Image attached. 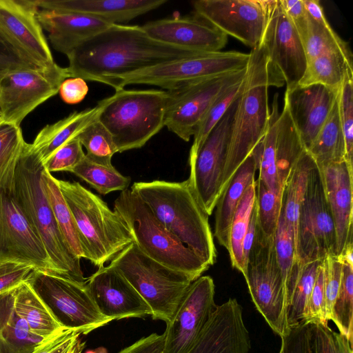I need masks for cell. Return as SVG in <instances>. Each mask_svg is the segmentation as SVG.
Masks as SVG:
<instances>
[{
	"mask_svg": "<svg viewBox=\"0 0 353 353\" xmlns=\"http://www.w3.org/2000/svg\"><path fill=\"white\" fill-rule=\"evenodd\" d=\"M56 181L74 219L84 259L100 268L134 242L120 216L100 197L77 181Z\"/></svg>",
	"mask_w": 353,
	"mask_h": 353,
	"instance_id": "obj_5",
	"label": "cell"
},
{
	"mask_svg": "<svg viewBox=\"0 0 353 353\" xmlns=\"http://www.w3.org/2000/svg\"><path fill=\"white\" fill-rule=\"evenodd\" d=\"M42 177L57 224L70 252L79 259H84V252L74 219L57 183L56 178L45 168Z\"/></svg>",
	"mask_w": 353,
	"mask_h": 353,
	"instance_id": "obj_37",
	"label": "cell"
},
{
	"mask_svg": "<svg viewBox=\"0 0 353 353\" xmlns=\"http://www.w3.org/2000/svg\"><path fill=\"white\" fill-rule=\"evenodd\" d=\"M281 6L294 26L303 46L308 32V17L303 0H279Z\"/></svg>",
	"mask_w": 353,
	"mask_h": 353,
	"instance_id": "obj_56",
	"label": "cell"
},
{
	"mask_svg": "<svg viewBox=\"0 0 353 353\" xmlns=\"http://www.w3.org/2000/svg\"><path fill=\"white\" fill-rule=\"evenodd\" d=\"M141 28L156 41L197 52L221 51L228 42L226 34L197 15L162 19Z\"/></svg>",
	"mask_w": 353,
	"mask_h": 353,
	"instance_id": "obj_21",
	"label": "cell"
},
{
	"mask_svg": "<svg viewBox=\"0 0 353 353\" xmlns=\"http://www.w3.org/2000/svg\"><path fill=\"white\" fill-rule=\"evenodd\" d=\"M131 190L150 208L156 219L210 267L216 250L209 215L189 179L181 182L155 180L137 182Z\"/></svg>",
	"mask_w": 353,
	"mask_h": 353,
	"instance_id": "obj_2",
	"label": "cell"
},
{
	"mask_svg": "<svg viewBox=\"0 0 353 353\" xmlns=\"http://www.w3.org/2000/svg\"><path fill=\"white\" fill-rule=\"evenodd\" d=\"M68 77L66 68L57 63L41 70L9 73L0 81V109L4 121L20 126L38 105L56 95Z\"/></svg>",
	"mask_w": 353,
	"mask_h": 353,
	"instance_id": "obj_14",
	"label": "cell"
},
{
	"mask_svg": "<svg viewBox=\"0 0 353 353\" xmlns=\"http://www.w3.org/2000/svg\"><path fill=\"white\" fill-rule=\"evenodd\" d=\"M167 0H37L40 10L87 14L112 24L129 21Z\"/></svg>",
	"mask_w": 353,
	"mask_h": 353,
	"instance_id": "obj_27",
	"label": "cell"
},
{
	"mask_svg": "<svg viewBox=\"0 0 353 353\" xmlns=\"http://www.w3.org/2000/svg\"><path fill=\"white\" fill-rule=\"evenodd\" d=\"M196 15L225 34L253 48L261 41L267 20V0H197Z\"/></svg>",
	"mask_w": 353,
	"mask_h": 353,
	"instance_id": "obj_19",
	"label": "cell"
},
{
	"mask_svg": "<svg viewBox=\"0 0 353 353\" xmlns=\"http://www.w3.org/2000/svg\"><path fill=\"white\" fill-rule=\"evenodd\" d=\"M339 117L345 146V159L353 167V73L347 74L339 91Z\"/></svg>",
	"mask_w": 353,
	"mask_h": 353,
	"instance_id": "obj_49",
	"label": "cell"
},
{
	"mask_svg": "<svg viewBox=\"0 0 353 353\" xmlns=\"http://www.w3.org/2000/svg\"><path fill=\"white\" fill-rule=\"evenodd\" d=\"M249 332L235 299L217 305L199 339L187 353H249Z\"/></svg>",
	"mask_w": 353,
	"mask_h": 353,
	"instance_id": "obj_22",
	"label": "cell"
},
{
	"mask_svg": "<svg viewBox=\"0 0 353 353\" xmlns=\"http://www.w3.org/2000/svg\"><path fill=\"white\" fill-rule=\"evenodd\" d=\"M308 17V16H307ZM303 48L307 61L321 54L336 51H350L331 26H320L308 17V32Z\"/></svg>",
	"mask_w": 353,
	"mask_h": 353,
	"instance_id": "obj_45",
	"label": "cell"
},
{
	"mask_svg": "<svg viewBox=\"0 0 353 353\" xmlns=\"http://www.w3.org/2000/svg\"><path fill=\"white\" fill-rule=\"evenodd\" d=\"M350 73H353L351 50L326 53L307 61L298 85L321 84L338 92Z\"/></svg>",
	"mask_w": 353,
	"mask_h": 353,
	"instance_id": "obj_31",
	"label": "cell"
},
{
	"mask_svg": "<svg viewBox=\"0 0 353 353\" xmlns=\"http://www.w3.org/2000/svg\"><path fill=\"white\" fill-rule=\"evenodd\" d=\"M316 165L311 155L304 150L293 165L283 190L281 210L285 219L293 231L295 246L300 207L309 173Z\"/></svg>",
	"mask_w": 353,
	"mask_h": 353,
	"instance_id": "obj_34",
	"label": "cell"
},
{
	"mask_svg": "<svg viewBox=\"0 0 353 353\" xmlns=\"http://www.w3.org/2000/svg\"><path fill=\"white\" fill-rule=\"evenodd\" d=\"M296 250L301 266L327 255L336 256L334 223L316 165L309 173L299 210Z\"/></svg>",
	"mask_w": 353,
	"mask_h": 353,
	"instance_id": "obj_12",
	"label": "cell"
},
{
	"mask_svg": "<svg viewBox=\"0 0 353 353\" xmlns=\"http://www.w3.org/2000/svg\"><path fill=\"white\" fill-rule=\"evenodd\" d=\"M37 0H0V27L43 68L54 65Z\"/></svg>",
	"mask_w": 353,
	"mask_h": 353,
	"instance_id": "obj_23",
	"label": "cell"
},
{
	"mask_svg": "<svg viewBox=\"0 0 353 353\" xmlns=\"http://www.w3.org/2000/svg\"><path fill=\"white\" fill-rule=\"evenodd\" d=\"M85 345L79 332L64 328L44 341L31 353H81Z\"/></svg>",
	"mask_w": 353,
	"mask_h": 353,
	"instance_id": "obj_51",
	"label": "cell"
},
{
	"mask_svg": "<svg viewBox=\"0 0 353 353\" xmlns=\"http://www.w3.org/2000/svg\"><path fill=\"white\" fill-rule=\"evenodd\" d=\"M310 353H353V345L347 337L328 325L309 324Z\"/></svg>",
	"mask_w": 353,
	"mask_h": 353,
	"instance_id": "obj_48",
	"label": "cell"
},
{
	"mask_svg": "<svg viewBox=\"0 0 353 353\" xmlns=\"http://www.w3.org/2000/svg\"><path fill=\"white\" fill-rule=\"evenodd\" d=\"M37 268L32 265L18 261L0 262V294L12 290L28 281Z\"/></svg>",
	"mask_w": 353,
	"mask_h": 353,
	"instance_id": "obj_54",
	"label": "cell"
},
{
	"mask_svg": "<svg viewBox=\"0 0 353 353\" xmlns=\"http://www.w3.org/2000/svg\"><path fill=\"white\" fill-rule=\"evenodd\" d=\"M4 119H3V113L0 109V125L3 123H4Z\"/></svg>",
	"mask_w": 353,
	"mask_h": 353,
	"instance_id": "obj_62",
	"label": "cell"
},
{
	"mask_svg": "<svg viewBox=\"0 0 353 353\" xmlns=\"http://www.w3.org/2000/svg\"><path fill=\"white\" fill-rule=\"evenodd\" d=\"M86 149L85 157L96 163L110 166L113 155L118 152L109 131L97 117L89 123L76 137Z\"/></svg>",
	"mask_w": 353,
	"mask_h": 353,
	"instance_id": "obj_43",
	"label": "cell"
},
{
	"mask_svg": "<svg viewBox=\"0 0 353 353\" xmlns=\"http://www.w3.org/2000/svg\"><path fill=\"white\" fill-rule=\"evenodd\" d=\"M43 163L26 143L16 167L12 192L40 237L57 274L85 283L81 259L70 252L57 224L43 185Z\"/></svg>",
	"mask_w": 353,
	"mask_h": 353,
	"instance_id": "obj_4",
	"label": "cell"
},
{
	"mask_svg": "<svg viewBox=\"0 0 353 353\" xmlns=\"http://www.w3.org/2000/svg\"><path fill=\"white\" fill-rule=\"evenodd\" d=\"M245 279L256 309L272 330L283 336L290 327L274 234L266 235L259 223L248 256Z\"/></svg>",
	"mask_w": 353,
	"mask_h": 353,
	"instance_id": "obj_10",
	"label": "cell"
},
{
	"mask_svg": "<svg viewBox=\"0 0 353 353\" xmlns=\"http://www.w3.org/2000/svg\"><path fill=\"white\" fill-rule=\"evenodd\" d=\"M274 245L288 310L302 266L298 261L293 231L285 219L282 210L274 233Z\"/></svg>",
	"mask_w": 353,
	"mask_h": 353,
	"instance_id": "obj_36",
	"label": "cell"
},
{
	"mask_svg": "<svg viewBox=\"0 0 353 353\" xmlns=\"http://www.w3.org/2000/svg\"><path fill=\"white\" fill-rule=\"evenodd\" d=\"M37 19L42 28L48 32L53 48L66 56L112 25L87 14L40 9Z\"/></svg>",
	"mask_w": 353,
	"mask_h": 353,
	"instance_id": "obj_26",
	"label": "cell"
},
{
	"mask_svg": "<svg viewBox=\"0 0 353 353\" xmlns=\"http://www.w3.org/2000/svg\"><path fill=\"white\" fill-rule=\"evenodd\" d=\"M307 152L313 158L318 168L332 163L346 161L338 94L326 121Z\"/></svg>",
	"mask_w": 353,
	"mask_h": 353,
	"instance_id": "obj_35",
	"label": "cell"
},
{
	"mask_svg": "<svg viewBox=\"0 0 353 353\" xmlns=\"http://www.w3.org/2000/svg\"><path fill=\"white\" fill-rule=\"evenodd\" d=\"M237 99L208 134L195 156L189 160L190 174L188 179L209 216L223 190L231 125Z\"/></svg>",
	"mask_w": 353,
	"mask_h": 353,
	"instance_id": "obj_15",
	"label": "cell"
},
{
	"mask_svg": "<svg viewBox=\"0 0 353 353\" xmlns=\"http://www.w3.org/2000/svg\"><path fill=\"white\" fill-rule=\"evenodd\" d=\"M15 303L31 329L43 338L49 339L65 328L57 321L28 281L16 287Z\"/></svg>",
	"mask_w": 353,
	"mask_h": 353,
	"instance_id": "obj_33",
	"label": "cell"
},
{
	"mask_svg": "<svg viewBox=\"0 0 353 353\" xmlns=\"http://www.w3.org/2000/svg\"><path fill=\"white\" fill-rule=\"evenodd\" d=\"M338 259L343 264L342 277L331 321L336 325L339 332L353 345V261Z\"/></svg>",
	"mask_w": 353,
	"mask_h": 353,
	"instance_id": "obj_41",
	"label": "cell"
},
{
	"mask_svg": "<svg viewBox=\"0 0 353 353\" xmlns=\"http://www.w3.org/2000/svg\"><path fill=\"white\" fill-rule=\"evenodd\" d=\"M256 199V181L245 191L234 215L230 230V254L232 266L245 278L246 269L243 260V242Z\"/></svg>",
	"mask_w": 353,
	"mask_h": 353,
	"instance_id": "obj_38",
	"label": "cell"
},
{
	"mask_svg": "<svg viewBox=\"0 0 353 353\" xmlns=\"http://www.w3.org/2000/svg\"><path fill=\"white\" fill-rule=\"evenodd\" d=\"M117 212L129 229L134 243L152 259L188 275L193 281L209 269L193 251L168 231L131 190L122 191L114 201Z\"/></svg>",
	"mask_w": 353,
	"mask_h": 353,
	"instance_id": "obj_7",
	"label": "cell"
},
{
	"mask_svg": "<svg viewBox=\"0 0 353 353\" xmlns=\"http://www.w3.org/2000/svg\"><path fill=\"white\" fill-rule=\"evenodd\" d=\"M323 260H315L302 266L288 306V324L289 327L303 323L305 308L314 287L319 268Z\"/></svg>",
	"mask_w": 353,
	"mask_h": 353,
	"instance_id": "obj_44",
	"label": "cell"
},
{
	"mask_svg": "<svg viewBox=\"0 0 353 353\" xmlns=\"http://www.w3.org/2000/svg\"><path fill=\"white\" fill-rule=\"evenodd\" d=\"M256 201L258 220L262 231L268 236L274 235L281 212L282 194L271 192L257 179Z\"/></svg>",
	"mask_w": 353,
	"mask_h": 353,
	"instance_id": "obj_47",
	"label": "cell"
},
{
	"mask_svg": "<svg viewBox=\"0 0 353 353\" xmlns=\"http://www.w3.org/2000/svg\"><path fill=\"white\" fill-rule=\"evenodd\" d=\"M214 283L209 276L194 280L163 332V353H187L216 309Z\"/></svg>",
	"mask_w": 353,
	"mask_h": 353,
	"instance_id": "obj_16",
	"label": "cell"
},
{
	"mask_svg": "<svg viewBox=\"0 0 353 353\" xmlns=\"http://www.w3.org/2000/svg\"><path fill=\"white\" fill-rule=\"evenodd\" d=\"M308 17L320 26H329L323 10L318 0H303Z\"/></svg>",
	"mask_w": 353,
	"mask_h": 353,
	"instance_id": "obj_60",
	"label": "cell"
},
{
	"mask_svg": "<svg viewBox=\"0 0 353 353\" xmlns=\"http://www.w3.org/2000/svg\"><path fill=\"white\" fill-rule=\"evenodd\" d=\"M164 345L163 333H152L142 337L119 353H163Z\"/></svg>",
	"mask_w": 353,
	"mask_h": 353,
	"instance_id": "obj_58",
	"label": "cell"
},
{
	"mask_svg": "<svg viewBox=\"0 0 353 353\" xmlns=\"http://www.w3.org/2000/svg\"><path fill=\"white\" fill-rule=\"evenodd\" d=\"M319 169L334 223L338 256L352 243L353 167L343 160Z\"/></svg>",
	"mask_w": 353,
	"mask_h": 353,
	"instance_id": "obj_25",
	"label": "cell"
},
{
	"mask_svg": "<svg viewBox=\"0 0 353 353\" xmlns=\"http://www.w3.org/2000/svg\"><path fill=\"white\" fill-rule=\"evenodd\" d=\"M83 146L75 137L56 150L43 163L46 171H67L72 170L84 158Z\"/></svg>",
	"mask_w": 353,
	"mask_h": 353,
	"instance_id": "obj_50",
	"label": "cell"
},
{
	"mask_svg": "<svg viewBox=\"0 0 353 353\" xmlns=\"http://www.w3.org/2000/svg\"><path fill=\"white\" fill-rule=\"evenodd\" d=\"M139 292L154 320L165 323L173 317L183 295L194 281L186 274L148 257L133 242L110 262Z\"/></svg>",
	"mask_w": 353,
	"mask_h": 353,
	"instance_id": "obj_8",
	"label": "cell"
},
{
	"mask_svg": "<svg viewBox=\"0 0 353 353\" xmlns=\"http://www.w3.org/2000/svg\"><path fill=\"white\" fill-rule=\"evenodd\" d=\"M250 54L237 51L199 52L113 79L115 90L145 84L173 90L192 82L247 68Z\"/></svg>",
	"mask_w": 353,
	"mask_h": 353,
	"instance_id": "obj_9",
	"label": "cell"
},
{
	"mask_svg": "<svg viewBox=\"0 0 353 353\" xmlns=\"http://www.w3.org/2000/svg\"><path fill=\"white\" fill-rule=\"evenodd\" d=\"M15 288L0 294V353H31L48 339L34 332L19 312Z\"/></svg>",
	"mask_w": 353,
	"mask_h": 353,
	"instance_id": "obj_28",
	"label": "cell"
},
{
	"mask_svg": "<svg viewBox=\"0 0 353 353\" xmlns=\"http://www.w3.org/2000/svg\"><path fill=\"white\" fill-rule=\"evenodd\" d=\"M338 92L321 84L285 90L284 101L306 151L326 121Z\"/></svg>",
	"mask_w": 353,
	"mask_h": 353,
	"instance_id": "obj_24",
	"label": "cell"
},
{
	"mask_svg": "<svg viewBox=\"0 0 353 353\" xmlns=\"http://www.w3.org/2000/svg\"><path fill=\"white\" fill-rule=\"evenodd\" d=\"M28 281L65 328L88 334L112 321L99 312L86 282L41 270H34Z\"/></svg>",
	"mask_w": 353,
	"mask_h": 353,
	"instance_id": "obj_11",
	"label": "cell"
},
{
	"mask_svg": "<svg viewBox=\"0 0 353 353\" xmlns=\"http://www.w3.org/2000/svg\"><path fill=\"white\" fill-rule=\"evenodd\" d=\"M85 353H108L107 349L103 347H99L94 350H90Z\"/></svg>",
	"mask_w": 353,
	"mask_h": 353,
	"instance_id": "obj_61",
	"label": "cell"
},
{
	"mask_svg": "<svg viewBox=\"0 0 353 353\" xmlns=\"http://www.w3.org/2000/svg\"><path fill=\"white\" fill-rule=\"evenodd\" d=\"M258 226V207L255 199V201L250 214L248 227L243 242V260L245 269L250 251L254 242Z\"/></svg>",
	"mask_w": 353,
	"mask_h": 353,
	"instance_id": "obj_59",
	"label": "cell"
},
{
	"mask_svg": "<svg viewBox=\"0 0 353 353\" xmlns=\"http://www.w3.org/2000/svg\"><path fill=\"white\" fill-rule=\"evenodd\" d=\"M303 323L328 325L325 310L323 262L319 268L314 287L305 308Z\"/></svg>",
	"mask_w": 353,
	"mask_h": 353,
	"instance_id": "obj_52",
	"label": "cell"
},
{
	"mask_svg": "<svg viewBox=\"0 0 353 353\" xmlns=\"http://www.w3.org/2000/svg\"><path fill=\"white\" fill-rule=\"evenodd\" d=\"M246 73L247 68L170 90L171 98L165 110V127L183 141H188L214 100L230 86L242 80Z\"/></svg>",
	"mask_w": 353,
	"mask_h": 353,
	"instance_id": "obj_13",
	"label": "cell"
},
{
	"mask_svg": "<svg viewBox=\"0 0 353 353\" xmlns=\"http://www.w3.org/2000/svg\"><path fill=\"white\" fill-rule=\"evenodd\" d=\"M259 44L281 72L286 90L295 88L307 66L301 38L279 0H267V20Z\"/></svg>",
	"mask_w": 353,
	"mask_h": 353,
	"instance_id": "obj_18",
	"label": "cell"
},
{
	"mask_svg": "<svg viewBox=\"0 0 353 353\" xmlns=\"http://www.w3.org/2000/svg\"><path fill=\"white\" fill-rule=\"evenodd\" d=\"M43 68H46L41 66L0 27V81L13 72Z\"/></svg>",
	"mask_w": 353,
	"mask_h": 353,
	"instance_id": "obj_46",
	"label": "cell"
},
{
	"mask_svg": "<svg viewBox=\"0 0 353 353\" xmlns=\"http://www.w3.org/2000/svg\"><path fill=\"white\" fill-rule=\"evenodd\" d=\"M245 77L223 91L210 105L193 135L194 139L190 152L189 160L195 156L210 131L218 123L233 102L245 90Z\"/></svg>",
	"mask_w": 353,
	"mask_h": 353,
	"instance_id": "obj_42",
	"label": "cell"
},
{
	"mask_svg": "<svg viewBox=\"0 0 353 353\" xmlns=\"http://www.w3.org/2000/svg\"><path fill=\"white\" fill-rule=\"evenodd\" d=\"M18 261L57 274L12 190L0 188V262Z\"/></svg>",
	"mask_w": 353,
	"mask_h": 353,
	"instance_id": "obj_17",
	"label": "cell"
},
{
	"mask_svg": "<svg viewBox=\"0 0 353 353\" xmlns=\"http://www.w3.org/2000/svg\"><path fill=\"white\" fill-rule=\"evenodd\" d=\"M249 54L245 89L237 99L231 125L222 192L265 136L270 117L268 87L279 88L285 84L263 54L256 50Z\"/></svg>",
	"mask_w": 353,
	"mask_h": 353,
	"instance_id": "obj_3",
	"label": "cell"
},
{
	"mask_svg": "<svg viewBox=\"0 0 353 353\" xmlns=\"http://www.w3.org/2000/svg\"><path fill=\"white\" fill-rule=\"evenodd\" d=\"M99 312L112 321L152 316V310L133 286L112 266H102L86 280Z\"/></svg>",
	"mask_w": 353,
	"mask_h": 353,
	"instance_id": "obj_20",
	"label": "cell"
},
{
	"mask_svg": "<svg viewBox=\"0 0 353 353\" xmlns=\"http://www.w3.org/2000/svg\"><path fill=\"white\" fill-rule=\"evenodd\" d=\"M197 52L149 37L141 26L112 24L67 55L68 77L108 85L114 78Z\"/></svg>",
	"mask_w": 353,
	"mask_h": 353,
	"instance_id": "obj_1",
	"label": "cell"
},
{
	"mask_svg": "<svg viewBox=\"0 0 353 353\" xmlns=\"http://www.w3.org/2000/svg\"><path fill=\"white\" fill-rule=\"evenodd\" d=\"M256 170L255 159L251 152L236 170L216 203L214 235L228 252L234 215L247 188L255 181Z\"/></svg>",
	"mask_w": 353,
	"mask_h": 353,
	"instance_id": "obj_29",
	"label": "cell"
},
{
	"mask_svg": "<svg viewBox=\"0 0 353 353\" xmlns=\"http://www.w3.org/2000/svg\"><path fill=\"white\" fill-rule=\"evenodd\" d=\"M88 92V87L85 81L79 77L66 79L61 84L59 90L63 101L68 104L81 102Z\"/></svg>",
	"mask_w": 353,
	"mask_h": 353,
	"instance_id": "obj_57",
	"label": "cell"
},
{
	"mask_svg": "<svg viewBox=\"0 0 353 353\" xmlns=\"http://www.w3.org/2000/svg\"><path fill=\"white\" fill-rule=\"evenodd\" d=\"M26 144L20 126L6 122L0 125V188L12 190Z\"/></svg>",
	"mask_w": 353,
	"mask_h": 353,
	"instance_id": "obj_39",
	"label": "cell"
},
{
	"mask_svg": "<svg viewBox=\"0 0 353 353\" xmlns=\"http://www.w3.org/2000/svg\"><path fill=\"white\" fill-rule=\"evenodd\" d=\"M281 339V345L279 353H310L309 324L301 323L290 327Z\"/></svg>",
	"mask_w": 353,
	"mask_h": 353,
	"instance_id": "obj_55",
	"label": "cell"
},
{
	"mask_svg": "<svg viewBox=\"0 0 353 353\" xmlns=\"http://www.w3.org/2000/svg\"><path fill=\"white\" fill-rule=\"evenodd\" d=\"M70 172L103 195L114 191H124L131 181L130 177L121 174L112 165H100L89 160L85 156Z\"/></svg>",
	"mask_w": 353,
	"mask_h": 353,
	"instance_id": "obj_40",
	"label": "cell"
},
{
	"mask_svg": "<svg viewBox=\"0 0 353 353\" xmlns=\"http://www.w3.org/2000/svg\"><path fill=\"white\" fill-rule=\"evenodd\" d=\"M170 90H125L100 101L98 120L110 133L118 152L143 147L163 127Z\"/></svg>",
	"mask_w": 353,
	"mask_h": 353,
	"instance_id": "obj_6",
	"label": "cell"
},
{
	"mask_svg": "<svg viewBox=\"0 0 353 353\" xmlns=\"http://www.w3.org/2000/svg\"><path fill=\"white\" fill-rule=\"evenodd\" d=\"M101 109V103L99 101L94 107L74 112L53 124L46 125L30 144L31 149L43 163L56 150L75 138L97 118Z\"/></svg>",
	"mask_w": 353,
	"mask_h": 353,
	"instance_id": "obj_30",
	"label": "cell"
},
{
	"mask_svg": "<svg viewBox=\"0 0 353 353\" xmlns=\"http://www.w3.org/2000/svg\"><path fill=\"white\" fill-rule=\"evenodd\" d=\"M304 150L288 104L284 101L283 108L279 117L274 155L278 183L281 189L283 190L293 165Z\"/></svg>",
	"mask_w": 353,
	"mask_h": 353,
	"instance_id": "obj_32",
	"label": "cell"
},
{
	"mask_svg": "<svg viewBox=\"0 0 353 353\" xmlns=\"http://www.w3.org/2000/svg\"><path fill=\"white\" fill-rule=\"evenodd\" d=\"M324 292L327 320H331L332 307L338 295L342 277L343 264L336 256L327 255L323 261Z\"/></svg>",
	"mask_w": 353,
	"mask_h": 353,
	"instance_id": "obj_53",
	"label": "cell"
}]
</instances>
